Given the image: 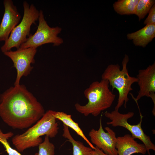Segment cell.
I'll return each mask as SVG.
<instances>
[{"label":"cell","instance_id":"obj_6","mask_svg":"<svg viewBox=\"0 0 155 155\" xmlns=\"http://www.w3.org/2000/svg\"><path fill=\"white\" fill-rule=\"evenodd\" d=\"M39 24L35 32L29 36L20 47L26 49L30 47L37 48L47 43H52L54 46H58L63 42V39L58 36L62 30L58 26L51 27L45 20L43 11H39Z\"/></svg>","mask_w":155,"mask_h":155},{"label":"cell","instance_id":"obj_4","mask_svg":"<svg viewBox=\"0 0 155 155\" xmlns=\"http://www.w3.org/2000/svg\"><path fill=\"white\" fill-rule=\"evenodd\" d=\"M129 61V56L125 54L122 63V69L118 64H111L107 66L101 76L102 79L108 81L113 90L116 89L118 92L117 103L115 108L116 110H118L124 104L125 107H126L129 100L128 94L133 90L132 85L138 81L136 77L131 76L129 74L127 68Z\"/></svg>","mask_w":155,"mask_h":155},{"label":"cell","instance_id":"obj_8","mask_svg":"<svg viewBox=\"0 0 155 155\" xmlns=\"http://www.w3.org/2000/svg\"><path fill=\"white\" fill-rule=\"evenodd\" d=\"M36 49L34 47L19 48L16 51L11 50L3 53L11 59L13 67L16 69L17 76L14 85L20 84L21 78L28 75L33 68L31 64L35 62L34 58L37 52Z\"/></svg>","mask_w":155,"mask_h":155},{"label":"cell","instance_id":"obj_13","mask_svg":"<svg viewBox=\"0 0 155 155\" xmlns=\"http://www.w3.org/2000/svg\"><path fill=\"white\" fill-rule=\"evenodd\" d=\"M127 36L135 46L145 47L155 37V24L146 25L136 32L128 34Z\"/></svg>","mask_w":155,"mask_h":155},{"label":"cell","instance_id":"obj_19","mask_svg":"<svg viewBox=\"0 0 155 155\" xmlns=\"http://www.w3.org/2000/svg\"><path fill=\"white\" fill-rule=\"evenodd\" d=\"M38 146L39 155H54L55 146L49 140V137L46 135L43 142Z\"/></svg>","mask_w":155,"mask_h":155},{"label":"cell","instance_id":"obj_17","mask_svg":"<svg viewBox=\"0 0 155 155\" xmlns=\"http://www.w3.org/2000/svg\"><path fill=\"white\" fill-rule=\"evenodd\" d=\"M155 3L154 0H139L134 14L138 17L139 21L145 17Z\"/></svg>","mask_w":155,"mask_h":155},{"label":"cell","instance_id":"obj_2","mask_svg":"<svg viewBox=\"0 0 155 155\" xmlns=\"http://www.w3.org/2000/svg\"><path fill=\"white\" fill-rule=\"evenodd\" d=\"M55 112L48 111L33 126L13 137L12 143L18 151L23 152L27 148L38 146L42 142V136L47 135L53 138L57 135L59 128L53 115Z\"/></svg>","mask_w":155,"mask_h":155},{"label":"cell","instance_id":"obj_18","mask_svg":"<svg viewBox=\"0 0 155 155\" xmlns=\"http://www.w3.org/2000/svg\"><path fill=\"white\" fill-rule=\"evenodd\" d=\"M13 135V133L11 132L4 133L0 129V142L4 146L8 155H22L18 151L12 148L7 141V140L12 137ZM34 155H39L37 153Z\"/></svg>","mask_w":155,"mask_h":155},{"label":"cell","instance_id":"obj_7","mask_svg":"<svg viewBox=\"0 0 155 155\" xmlns=\"http://www.w3.org/2000/svg\"><path fill=\"white\" fill-rule=\"evenodd\" d=\"M134 115L133 112H129L126 114H121L118 110L115 109L110 112H106L104 113L105 116L111 120L107 123V125H111L114 127L121 126L129 131L131 136L134 139H138L141 140L145 146L149 155H150V150L155 151V145L151 141L150 137L144 132L141 127L142 116L141 115V120L137 125H132L128 123V119L132 117Z\"/></svg>","mask_w":155,"mask_h":155},{"label":"cell","instance_id":"obj_5","mask_svg":"<svg viewBox=\"0 0 155 155\" xmlns=\"http://www.w3.org/2000/svg\"><path fill=\"white\" fill-rule=\"evenodd\" d=\"M24 14L21 22L13 30L7 40L1 47V50L5 52L15 47L17 49L26 40L29 36L31 26L38 20L39 11L34 5H30L26 1L23 2Z\"/></svg>","mask_w":155,"mask_h":155},{"label":"cell","instance_id":"obj_20","mask_svg":"<svg viewBox=\"0 0 155 155\" xmlns=\"http://www.w3.org/2000/svg\"><path fill=\"white\" fill-rule=\"evenodd\" d=\"M148 15L144 22L146 25L155 24V4L151 8Z\"/></svg>","mask_w":155,"mask_h":155},{"label":"cell","instance_id":"obj_10","mask_svg":"<svg viewBox=\"0 0 155 155\" xmlns=\"http://www.w3.org/2000/svg\"><path fill=\"white\" fill-rule=\"evenodd\" d=\"M3 4L4 12L0 24V41L5 42L18 25L21 16L12 0H4Z\"/></svg>","mask_w":155,"mask_h":155},{"label":"cell","instance_id":"obj_16","mask_svg":"<svg viewBox=\"0 0 155 155\" xmlns=\"http://www.w3.org/2000/svg\"><path fill=\"white\" fill-rule=\"evenodd\" d=\"M139 0H118L113 5L114 10L121 15L134 14Z\"/></svg>","mask_w":155,"mask_h":155},{"label":"cell","instance_id":"obj_11","mask_svg":"<svg viewBox=\"0 0 155 155\" xmlns=\"http://www.w3.org/2000/svg\"><path fill=\"white\" fill-rule=\"evenodd\" d=\"M136 78L140 88L138 95L135 99L137 101L142 97H150L155 103V63L147 68L139 70Z\"/></svg>","mask_w":155,"mask_h":155},{"label":"cell","instance_id":"obj_15","mask_svg":"<svg viewBox=\"0 0 155 155\" xmlns=\"http://www.w3.org/2000/svg\"><path fill=\"white\" fill-rule=\"evenodd\" d=\"M63 125V136L71 143L73 148V155H90L92 149L85 146L83 143L75 140L69 131V127L65 124Z\"/></svg>","mask_w":155,"mask_h":155},{"label":"cell","instance_id":"obj_14","mask_svg":"<svg viewBox=\"0 0 155 155\" xmlns=\"http://www.w3.org/2000/svg\"><path fill=\"white\" fill-rule=\"evenodd\" d=\"M53 115L57 119L60 120L63 124L75 131L78 135L86 141L92 149L95 148V147L92 144L85 136L78 124L72 119L71 115H68L62 112L55 111Z\"/></svg>","mask_w":155,"mask_h":155},{"label":"cell","instance_id":"obj_9","mask_svg":"<svg viewBox=\"0 0 155 155\" xmlns=\"http://www.w3.org/2000/svg\"><path fill=\"white\" fill-rule=\"evenodd\" d=\"M99 129L96 130L92 129L89 132V136L92 143L101 150L104 153L108 155H118L116 148L117 138L116 133L108 127L103 130L102 123L101 118L99 121Z\"/></svg>","mask_w":155,"mask_h":155},{"label":"cell","instance_id":"obj_3","mask_svg":"<svg viewBox=\"0 0 155 155\" xmlns=\"http://www.w3.org/2000/svg\"><path fill=\"white\" fill-rule=\"evenodd\" d=\"M109 86L108 81L106 79L92 82L84 91L88 102L84 105L76 103L74 105L76 110L85 116L91 114L96 117L110 107L116 95L110 90Z\"/></svg>","mask_w":155,"mask_h":155},{"label":"cell","instance_id":"obj_21","mask_svg":"<svg viewBox=\"0 0 155 155\" xmlns=\"http://www.w3.org/2000/svg\"><path fill=\"white\" fill-rule=\"evenodd\" d=\"M90 155H108L104 153L101 150L98 148L96 146L95 147V148L92 149L91 151Z\"/></svg>","mask_w":155,"mask_h":155},{"label":"cell","instance_id":"obj_12","mask_svg":"<svg viewBox=\"0 0 155 155\" xmlns=\"http://www.w3.org/2000/svg\"><path fill=\"white\" fill-rule=\"evenodd\" d=\"M117 138L116 148L118 155H131L135 153L144 155L147 152L144 145L138 143L131 135L126 134Z\"/></svg>","mask_w":155,"mask_h":155},{"label":"cell","instance_id":"obj_1","mask_svg":"<svg viewBox=\"0 0 155 155\" xmlns=\"http://www.w3.org/2000/svg\"><path fill=\"white\" fill-rule=\"evenodd\" d=\"M45 113L42 104L23 85L11 87L0 98V116L15 129L27 128Z\"/></svg>","mask_w":155,"mask_h":155}]
</instances>
